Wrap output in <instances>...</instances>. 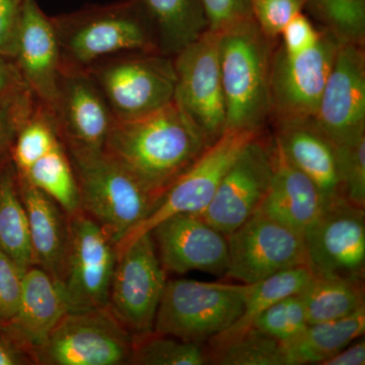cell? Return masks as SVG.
<instances>
[{
	"mask_svg": "<svg viewBox=\"0 0 365 365\" xmlns=\"http://www.w3.org/2000/svg\"><path fill=\"white\" fill-rule=\"evenodd\" d=\"M150 232L165 272L227 273V237L200 215L178 213L165 218Z\"/></svg>",
	"mask_w": 365,
	"mask_h": 365,
	"instance_id": "cell-17",
	"label": "cell"
},
{
	"mask_svg": "<svg viewBox=\"0 0 365 365\" xmlns=\"http://www.w3.org/2000/svg\"><path fill=\"white\" fill-rule=\"evenodd\" d=\"M19 175L26 178L34 186L51 197L67 215L81 212L78 180L62 141L26 173Z\"/></svg>",
	"mask_w": 365,
	"mask_h": 365,
	"instance_id": "cell-29",
	"label": "cell"
},
{
	"mask_svg": "<svg viewBox=\"0 0 365 365\" xmlns=\"http://www.w3.org/2000/svg\"><path fill=\"white\" fill-rule=\"evenodd\" d=\"M362 47L355 43H340L312 118L335 145L365 135V54Z\"/></svg>",
	"mask_w": 365,
	"mask_h": 365,
	"instance_id": "cell-16",
	"label": "cell"
},
{
	"mask_svg": "<svg viewBox=\"0 0 365 365\" xmlns=\"http://www.w3.org/2000/svg\"><path fill=\"white\" fill-rule=\"evenodd\" d=\"M365 364V342L364 338L353 341L321 365H364Z\"/></svg>",
	"mask_w": 365,
	"mask_h": 365,
	"instance_id": "cell-44",
	"label": "cell"
},
{
	"mask_svg": "<svg viewBox=\"0 0 365 365\" xmlns=\"http://www.w3.org/2000/svg\"><path fill=\"white\" fill-rule=\"evenodd\" d=\"M227 242L225 276L244 284L307 265L302 235L259 211L227 235Z\"/></svg>",
	"mask_w": 365,
	"mask_h": 365,
	"instance_id": "cell-14",
	"label": "cell"
},
{
	"mask_svg": "<svg viewBox=\"0 0 365 365\" xmlns=\"http://www.w3.org/2000/svg\"><path fill=\"white\" fill-rule=\"evenodd\" d=\"M273 174V143H266L259 134L242 148L200 215L227 237L257 212Z\"/></svg>",
	"mask_w": 365,
	"mask_h": 365,
	"instance_id": "cell-15",
	"label": "cell"
},
{
	"mask_svg": "<svg viewBox=\"0 0 365 365\" xmlns=\"http://www.w3.org/2000/svg\"><path fill=\"white\" fill-rule=\"evenodd\" d=\"M259 134L261 132L225 131L170 185L153 212L117 247V254L170 216L178 213H202L235 158L246 144Z\"/></svg>",
	"mask_w": 365,
	"mask_h": 365,
	"instance_id": "cell-11",
	"label": "cell"
},
{
	"mask_svg": "<svg viewBox=\"0 0 365 365\" xmlns=\"http://www.w3.org/2000/svg\"><path fill=\"white\" fill-rule=\"evenodd\" d=\"M274 174L259 212L304 237L323 212L326 200L318 187L294 167L273 141Z\"/></svg>",
	"mask_w": 365,
	"mask_h": 365,
	"instance_id": "cell-21",
	"label": "cell"
},
{
	"mask_svg": "<svg viewBox=\"0 0 365 365\" xmlns=\"http://www.w3.org/2000/svg\"><path fill=\"white\" fill-rule=\"evenodd\" d=\"M307 325L304 304L297 294L278 300L269 307L255 319L252 328L280 344H284L304 332Z\"/></svg>",
	"mask_w": 365,
	"mask_h": 365,
	"instance_id": "cell-34",
	"label": "cell"
},
{
	"mask_svg": "<svg viewBox=\"0 0 365 365\" xmlns=\"http://www.w3.org/2000/svg\"><path fill=\"white\" fill-rule=\"evenodd\" d=\"M52 21L61 72L86 71L100 59L119 53H160L155 28L141 0L91 7Z\"/></svg>",
	"mask_w": 365,
	"mask_h": 365,
	"instance_id": "cell-2",
	"label": "cell"
},
{
	"mask_svg": "<svg viewBox=\"0 0 365 365\" xmlns=\"http://www.w3.org/2000/svg\"><path fill=\"white\" fill-rule=\"evenodd\" d=\"M28 88L14 59L0 55V106Z\"/></svg>",
	"mask_w": 365,
	"mask_h": 365,
	"instance_id": "cell-43",
	"label": "cell"
},
{
	"mask_svg": "<svg viewBox=\"0 0 365 365\" xmlns=\"http://www.w3.org/2000/svg\"><path fill=\"white\" fill-rule=\"evenodd\" d=\"M304 7V0H252V16L261 32L273 41Z\"/></svg>",
	"mask_w": 365,
	"mask_h": 365,
	"instance_id": "cell-36",
	"label": "cell"
},
{
	"mask_svg": "<svg viewBox=\"0 0 365 365\" xmlns=\"http://www.w3.org/2000/svg\"><path fill=\"white\" fill-rule=\"evenodd\" d=\"M160 54L176 55L209 30L202 0H141Z\"/></svg>",
	"mask_w": 365,
	"mask_h": 365,
	"instance_id": "cell-25",
	"label": "cell"
},
{
	"mask_svg": "<svg viewBox=\"0 0 365 365\" xmlns=\"http://www.w3.org/2000/svg\"><path fill=\"white\" fill-rule=\"evenodd\" d=\"M34 100L28 88L0 106V158L9 153L19 131L35 112Z\"/></svg>",
	"mask_w": 365,
	"mask_h": 365,
	"instance_id": "cell-37",
	"label": "cell"
},
{
	"mask_svg": "<svg viewBox=\"0 0 365 365\" xmlns=\"http://www.w3.org/2000/svg\"><path fill=\"white\" fill-rule=\"evenodd\" d=\"M25 271L7 255L0 251V323L14 319L20 306Z\"/></svg>",
	"mask_w": 365,
	"mask_h": 365,
	"instance_id": "cell-38",
	"label": "cell"
},
{
	"mask_svg": "<svg viewBox=\"0 0 365 365\" xmlns=\"http://www.w3.org/2000/svg\"><path fill=\"white\" fill-rule=\"evenodd\" d=\"M273 141L288 162L318 187L327 203L343 196L336 145L313 120L279 122Z\"/></svg>",
	"mask_w": 365,
	"mask_h": 365,
	"instance_id": "cell-20",
	"label": "cell"
},
{
	"mask_svg": "<svg viewBox=\"0 0 365 365\" xmlns=\"http://www.w3.org/2000/svg\"><path fill=\"white\" fill-rule=\"evenodd\" d=\"M342 195L365 207V135L351 143L336 145Z\"/></svg>",
	"mask_w": 365,
	"mask_h": 365,
	"instance_id": "cell-35",
	"label": "cell"
},
{
	"mask_svg": "<svg viewBox=\"0 0 365 365\" xmlns=\"http://www.w3.org/2000/svg\"><path fill=\"white\" fill-rule=\"evenodd\" d=\"M0 251L25 272L35 265L28 216L9 153L0 158Z\"/></svg>",
	"mask_w": 365,
	"mask_h": 365,
	"instance_id": "cell-26",
	"label": "cell"
},
{
	"mask_svg": "<svg viewBox=\"0 0 365 365\" xmlns=\"http://www.w3.org/2000/svg\"><path fill=\"white\" fill-rule=\"evenodd\" d=\"M86 72L118 121L148 116L175 101L174 60L160 53H141Z\"/></svg>",
	"mask_w": 365,
	"mask_h": 365,
	"instance_id": "cell-7",
	"label": "cell"
},
{
	"mask_svg": "<svg viewBox=\"0 0 365 365\" xmlns=\"http://www.w3.org/2000/svg\"><path fill=\"white\" fill-rule=\"evenodd\" d=\"M133 349L129 364H209L207 349L199 343L186 342L151 331L133 335Z\"/></svg>",
	"mask_w": 365,
	"mask_h": 365,
	"instance_id": "cell-31",
	"label": "cell"
},
{
	"mask_svg": "<svg viewBox=\"0 0 365 365\" xmlns=\"http://www.w3.org/2000/svg\"><path fill=\"white\" fill-rule=\"evenodd\" d=\"M220 34L207 30L176 54L175 102L209 145L227 131V111L220 67Z\"/></svg>",
	"mask_w": 365,
	"mask_h": 365,
	"instance_id": "cell-10",
	"label": "cell"
},
{
	"mask_svg": "<svg viewBox=\"0 0 365 365\" xmlns=\"http://www.w3.org/2000/svg\"><path fill=\"white\" fill-rule=\"evenodd\" d=\"M364 332L365 306L345 318L309 324L294 340L281 344L282 365L322 364Z\"/></svg>",
	"mask_w": 365,
	"mask_h": 365,
	"instance_id": "cell-24",
	"label": "cell"
},
{
	"mask_svg": "<svg viewBox=\"0 0 365 365\" xmlns=\"http://www.w3.org/2000/svg\"><path fill=\"white\" fill-rule=\"evenodd\" d=\"M209 30L220 32L252 16V0H202Z\"/></svg>",
	"mask_w": 365,
	"mask_h": 365,
	"instance_id": "cell-40",
	"label": "cell"
},
{
	"mask_svg": "<svg viewBox=\"0 0 365 365\" xmlns=\"http://www.w3.org/2000/svg\"><path fill=\"white\" fill-rule=\"evenodd\" d=\"M60 143L49 110H38L19 131L9 153L16 172L24 174Z\"/></svg>",
	"mask_w": 365,
	"mask_h": 365,
	"instance_id": "cell-33",
	"label": "cell"
},
{
	"mask_svg": "<svg viewBox=\"0 0 365 365\" xmlns=\"http://www.w3.org/2000/svg\"><path fill=\"white\" fill-rule=\"evenodd\" d=\"M340 43L323 29L318 43L302 54L292 56L280 47L273 53L271 107L277 123L314 117Z\"/></svg>",
	"mask_w": 365,
	"mask_h": 365,
	"instance_id": "cell-13",
	"label": "cell"
},
{
	"mask_svg": "<svg viewBox=\"0 0 365 365\" xmlns=\"http://www.w3.org/2000/svg\"><path fill=\"white\" fill-rule=\"evenodd\" d=\"M248 284L168 281L153 331L204 344L237 321L244 311Z\"/></svg>",
	"mask_w": 365,
	"mask_h": 365,
	"instance_id": "cell-5",
	"label": "cell"
},
{
	"mask_svg": "<svg viewBox=\"0 0 365 365\" xmlns=\"http://www.w3.org/2000/svg\"><path fill=\"white\" fill-rule=\"evenodd\" d=\"M50 113L69 151L104 150L115 118L88 72H62Z\"/></svg>",
	"mask_w": 365,
	"mask_h": 365,
	"instance_id": "cell-18",
	"label": "cell"
},
{
	"mask_svg": "<svg viewBox=\"0 0 365 365\" xmlns=\"http://www.w3.org/2000/svg\"><path fill=\"white\" fill-rule=\"evenodd\" d=\"M14 60L34 97L51 111L58 97L61 57L52 19L36 0H24Z\"/></svg>",
	"mask_w": 365,
	"mask_h": 365,
	"instance_id": "cell-19",
	"label": "cell"
},
{
	"mask_svg": "<svg viewBox=\"0 0 365 365\" xmlns=\"http://www.w3.org/2000/svg\"><path fill=\"white\" fill-rule=\"evenodd\" d=\"M313 276V273L307 265H302L280 271L265 279L248 284V294L245 302L244 311L240 318L227 330L209 341V343L228 339L246 332L252 328L255 319L265 309L278 300L289 295L299 294Z\"/></svg>",
	"mask_w": 365,
	"mask_h": 365,
	"instance_id": "cell-28",
	"label": "cell"
},
{
	"mask_svg": "<svg viewBox=\"0 0 365 365\" xmlns=\"http://www.w3.org/2000/svg\"><path fill=\"white\" fill-rule=\"evenodd\" d=\"M209 344V364L282 365L280 343L255 328Z\"/></svg>",
	"mask_w": 365,
	"mask_h": 365,
	"instance_id": "cell-30",
	"label": "cell"
},
{
	"mask_svg": "<svg viewBox=\"0 0 365 365\" xmlns=\"http://www.w3.org/2000/svg\"><path fill=\"white\" fill-rule=\"evenodd\" d=\"M69 153L81 211L104 228L117 248L153 212L160 197L105 150Z\"/></svg>",
	"mask_w": 365,
	"mask_h": 365,
	"instance_id": "cell-4",
	"label": "cell"
},
{
	"mask_svg": "<svg viewBox=\"0 0 365 365\" xmlns=\"http://www.w3.org/2000/svg\"><path fill=\"white\" fill-rule=\"evenodd\" d=\"M364 280L313 276L299 295L307 323L336 321L364 307Z\"/></svg>",
	"mask_w": 365,
	"mask_h": 365,
	"instance_id": "cell-27",
	"label": "cell"
},
{
	"mask_svg": "<svg viewBox=\"0 0 365 365\" xmlns=\"http://www.w3.org/2000/svg\"><path fill=\"white\" fill-rule=\"evenodd\" d=\"M218 34L227 130L261 132L272 116V41L261 32L253 18L237 21Z\"/></svg>",
	"mask_w": 365,
	"mask_h": 365,
	"instance_id": "cell-3",
	"label": "cell"
},
{
	"mask_svg": "<svg viewBox=\"0 0 365 365\" xmlns=\"http://www.w3.org/2000/svg\"><path fill=\"white\" fill-rule=\"evenodd\" d=\"M322 31L318 30L302 11L283 29L280 34V48L292 56L302 54L318 43Z\"/></svg>",
	"mask_w": 365,
	"mask_h": 365,
	"instance_id": "cell-39",
	"label": "cell"
},
{
	"mask_svg": "<svg viewBox=\"0 0 365 365\" xmlns=\"http://www.w3.org/2000/svg\"><path fill=\"white\" fill-rule=\"evenodd\" d=\"M133 334L108 307L67 312L36 350L37 364H129Z\"/></svg>",
	"mask_w": 365,
	"mask_h": 365,
	"instance_id": "cell-6",
	"label": "cell"
},
{
	"mask_svg": "<svg viewBox=\"0 0 365 365\" xmlns=\"http://www.w3.org/2000/svg\"><path fill=\"white\" fill-rule=\"evenodd\" d=\"M304 9L341 42L364 44L365 0H304Z\"/></svg>",
	"mask_w": 365,
	"mask_h": 365,
	"instance_id": "cell-32",
	"label": "cell"
},
{
	"mask_svg": "<svg viewBox=\"0 0 365 365\" xmlns=\"http://www.w3.org/2000/svg\"><path fill=\"white\" fill-rule=\"evenodd\" d=\"M302 237L307 266L314 276L364 280V208L337 197L326 204Z\"/></svg>",
	"mask_w": 365,
	"mask_h": 365,
	"instance_id": "cell-12",
	"label": "cell"
},
{
	"mask_svg": "<svg viewBox=\"0 0 365 365\" xmlns=\"http://www.w3.org/2000/svg\"><path fill=\"white\" fill-rule=\"evenodd\" d=\"M24 0H0V55L14 59Z\"/></svg>",
	"mask_w": 365,
	"mask_h": 365,
	"instance_id": "cell-41",
	"label": "cell"
},
{
	"mask_svg": "<svg viewBox=\"0 0 365 365\" xmlns=\"http://www.w3.org/2000/svg\"><path fill=\"white\" fill-rule=\"evenodd\" d=\"M117 263L116 245L85 212L68 216V246L60 287L69 312L106 309Z\"/></svg>",
	"mask_w": 365,
	"mask_h": 365,
	"instance_id": "cell-8",
	"label": "cell"
},
{
	"mask_svg": "<svg viewBox=\"0 0 365 365\" xmlns=\"http://www.w3.org/2000/svg\"><path fill=\"white\" fill-rule=\"evenodd\" d=\"M69 312L61 287L42 268L32 266L24 274L20 306L6 324L34 352Z\"/></svg>",
	"mask_w": 365,
	"mask_h": 365,
	"instance_id": "cell-23",
	"label": "cell"
},
{
	"mask_svg": "<svg viewBox=\"0 0 365 365\" xmlns=\"http://www.w3.org/2000/svg\"><path fill=\"white\" fill-rule=\"evenodd\" d=\"M37 364L35 354L13 331L0 323V365Z\"/></svg>",
	"mask_w": 365,
	"mask_h": 365,
	"instance_id": "cell-42",
	"label": "cell"
},
{
	"mask_svg": "<svg viewBox=\"0 0 365 365\" xmlns=\"http://www.w3.org/2000/svg\"><path fill=\"white\" fill-rule=\"evenodd\" d=\"M209 144L176 102L137 119L115 120L104 150L162 198Z\"/></svg>",
	"mask_w": 365,
	"mask_h": 365,
	"instance_id": "cell-1",
	"label": "cell"
},
{
	"mask_svg": "<svg viewBox=\"0 0 365 365\" xmlns=\"http://www.w3.org/2000/svg\"><path fill=\"white\" fill-rule=\"evenodd\" d=\"M167 272L150 232L118 252L108 309L133 335L151 332Z\"/></svg>",
	"mask_w": 365,
	"mask_h": 365,
	"instance_id": "cell-9",
	"label": "cell"
},
{
	"mask_svg": "<svg viewBox=\"0 0 365 365\" xmlns=\"http://www.w3.org/2000/svg\"><path fill=\"white\" fill-rule=\"evenodd\" d=\"M19 189L26 216L35 266L58 284L63 278L68 246V217L58 204L18 174Z\"/></svg>",
	"mask_w": 365,
	"mask_h": 365,
	"instance_id": "cell-22",
	"label": "cell"
}]
</instances>
